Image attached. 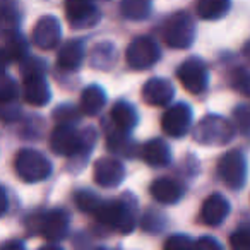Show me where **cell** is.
<instances>
[{"instance_id":"obj_34","label":"cell","mask_w":250,"mask_h":250,"mask_svg":"<svg viewBox=\"0 0 250 250\" xmlns=\"http://www.w3.org/2000/svg\"><path fill=\"white\" fill-rule=\"evenodd\" d=\"M243 52H245V55H247V57H250V42L245 45V48H243Z\"/></svg>"},{"instance_id":"obj_18","label":"cell","mask_w":250,"mask_h":250,"mask_svg":"<svg viewBox=\"0 0 250 250\" xmlns=\"http://www.w3.org/2000/svg\"><path fill=\"white\" fill-rule=\"evenodd\" d=\"M84 60V45L79 40H70L59 50L57 63L63 70H76Z\"/></svg>"},{"instance_id":"obj_35","label":"cell","mask_w":250,"mask_h":250,"mask_svg":"<svg viewBox=\"0 0 250 250\" xmlns=\"http://www.w3.org/2000/svg\"><path fill=\"white\" fill-rule=\"evenodd\" d=\"M98 250H106V249H98Z\"/></svg>"},{"instance_id":"obj_33","label":"cell","mask_w":250,"mask_h":250,"mask_svg":"<svg viewBox=\"0 0 250 250\" xmlns=\"http://www.w3.org/2000/svg\"><path fill=\"white\" fill-rule=\"evenodd\" d=\"M38 250H62L60 247H55V245H46V247H42V249Z\"/></svg>"},{"instance_id":"obj_10","label":"cell","mask_w":250,"mask_h":250,"mask_svg":"<svg viewBox=\"0 0 250 250\" xmlns=\"http://www.w3.org/2000/svg\"><path fill=\"white\" fill-rule=\"evenodd\" d=\"M65 16L74 28H91L100 19L94 0H65Z\"/></svg>"},{"instance_id":"obj_5","label":"cell","mask_w":250,"mask_h":250,"mask_svg":"<svg viewBox=\"0 0 250 250\" xmlns=\"http://www.w3.org/2000/svg\"><path fill=\"white\" fill-rule=\"evenodd\" d=\"M194 21H192L190 14L187 12H175L170 16L165 24L163 29V38L165 43L171 48H188L190 43L194 42Z\"/></svg>"},{"instance_id":"obj_20","label":"cell","mask_w":250,"mask_h":250,"mask_svg":"<svg viewBox=\"0 0 250 250\" xmlns=\"http://www.w3.org/2000/svg\"><path fill=\"white\" fill-rule=\"evenodd\" d=\"M143 160L149 167H165L170 163V147L165 141L153 139L143 146Z\"/></svg>"},{"instance_id":"obj_14","label":"cell","mask_w":250,"mask_h":250,"mask_svg":"<svg viewBox=\"0 0 250 250\" xmlns=\"http://www.w3.org/2000/svg\"><path fill=\"white\" fill-rule=\"evenodd\" d=\"M67 228H69V218L63 211L60 209H53L48 211L42 218V225H40V231L50 242H59L65 236Z\"/></svg>"},{"instance_id":"obj_24","label":"cell","mask_w":250,"mask_h":250,"mask_svg":"<svg viewBox=\"0 0 250 250\" xmlns=\"http://www.w3.org/2000/svg\"><path fill=\"white\" fill-rule=\"evenodd\" d=\"M120 11L130 21H143L149 16L151 0H122Z\"/></svg>"},{"instance_id":"obj_2","label":"cell","mask_w":250,"mask_h":250,"mask_svg":"<svg viewBox=\"0 0 250 250\" xmlns=\"http://www.w3.org/2000/svg\"><path fill=\"white\" fill-rule=\"evenodd\" d=\"M93 216L101 225L110 226L115 231L124 233V235L130 233L136 226L132 211L120 201H101Z\"/></svg>"},{"instance_id":"obj_30","label":"cell","mask_w":250,"mask_h":250,"mask_svg":"<svg viewBox=\"0 0 250 250\" xmlns=\"http://www.w3.org/2000/svg\"><path fill=\"white\" fill-rule=\"evenodd\" d=\"M235 122L242 132H250V108L240 106L235 110Z\"/></svg>"},{"instance_id":"obj_26","label":"cell","mask_w":250,"mask_h":250,"mask_svg":"<svg viewBox=\"0 0 250 250\" xmlns=\"http://www.w3.org/2000/svg\"><path fill=\"white\" fill-rule=\"evenodd\" d=\"M229 247L231 250H250V228L236 229L229 236Z\"/></svg>"},{"instance_id":"obj_27","label":"cell","mask_w":250,"mask_h":250,"mask_svg":"<svg viewBox=\"0 0 250 250\" xmlns=\"http://www.w3.org/2000/svg\"><path fill=\"white\" fill-rule=\"evenodd\" d=\"M233 86L245 96H250V70L236 69L233 72Z\"/></svg>"},{"instance_id":"obj_25","label":"cell","mask_w":250,"mask_h":250,"mask_svg":"<svg viewBox=\"0 0 250 250\" xmlns=\"http://www.w3.org/2000/svg\"><path fill=\"white\" fill-rule=\"evenodd\" d=\"M101 204V199L98 197L96 194L89 190H79L76 194V206L81 209V211L87 212V214L93 216L94 211L98 209V206Z\"/></svg>"},{"instance_id":"obj_13","label":"cell","mask_w":250,"mask_h":250,"mask_svg":"<svg viewBox=\"0 0 250 250\" xmlns=\"http://www.w3.org/2000/svg\"><path fill=\"white\" fill-rule=\"evenodd\" d=\"M124 175V167L115 158H100L94 163V180L101 187H117Z\"/></svg>"},{"instance_id":"obj_9","label":"cell","mask_w":250,"mask_h":250,"mask_svg":"<svg viewBox=\"0 0 250 250\" xmlns=\"http://www.w3.org/2000/svg\"><path fill=\"white\" fill-rule=\"evenodd\" d=\"M190 122H192L190 108L184 103H178L165 111L163 118H161V127H163L167 136L182 137L190 129Z\"/></svg>"},{"instance_id":"obj_21","label":"cell","mask_w":250,"mask_h":250,"mask_svg":"<svg viewBox=\"0 0 250 250\" xmlns=\"http://www.w3.org/2000/svg\"><path fill=\"white\" fill-rule=\"evenodd\" d=\"M111 122L117 127V130L122 132H129L137 122V113L129 103L118 101L111 108Z\"/></svg>"},{"instance_id":"obj_6","label":"cell","mask_w":250,"mask_h":250,"mask_svg":"<svg viewBox=\"0 0 250 250\" xmlns=\"http://www.w3.org/2000/svg\"><path fill=\"white\" fill-rule=\"evenodd\" d=\"M125 59H127V63L136 70L149 69L160 59V48L151 38L141 36L129 45L125 52Z\"/></svg>"},{"instance_id":"obj_11","label":"cell","mask_w":250,"mask_h":250,"mask_svg":"<svg viewBox=\"0 0 250 250\" xmlns=\"http://www.w3.org/2000/svg\"><path fill=\"white\" fill-rule=\"evenodd\" d=\"M60 42V24L53 16H43L33 28V43L42 50H53Z\"/></svg>"},{"instance_id":"obj_12","label":"cell","mask_w":250,"mask_h":250,"mask_svg":"<svg viewBox=\"0 0 250 250\" xmlns=\"http://www.w3.org/2000/svg\"><path fill=\"white\" fill-rule=\"evenodd\" d=\"M22 93L24 100L33 106H43L48 103L50 91L43 72H31L22 76Z\"/></svg>"},{"instance_id":"obj_8","label":"cell","mask_w":250,"mask_h":250,"mask_svg":"<svg viewBox=\"0 0 250 250\" xmlns=\"http://www.w3.org/2000/svg\"><path fill=\"white\" fill-rule=\"evenodd\" d=\"M178 79H180L182 86L192 94H199L204 91L206 84H208V69H206L204 62L199 59H187L177 72Z\"/></svg>"},{"instance_id":"obj_3","label":"cell","mask_w":250,"mask_h":250,"mask_svg":"<svg viewBox=\"0 0 250 250\" xmlns=\"http://www.w3.org/2000/svg\"><path fill=\"white\" fill-rule=\"evenodd\" d=\"M16 171H18L19 178L28 184H35V182H42L48 178L52 173V163L43 156L40 151L35 149H22L18 153L14 161Z\"/></svg>"},{"instance_id":"obj_23","label":"cell","mask_w":250,"mask_h":250,"mask_svg":"<svg viewBox=\"0 0 250 250\" xmlns=\"http://www.w3.org/2000/svg\"><path fill=\"white\" fill-rule=\"evenodd\" d=\"M229 0H199L197 2V14L199 18L214 21L228 12Z\"/></svg>"},{"instance_id":"obj_7","label":"cell","mask_w":250,"mask_h":250,"mask_svg":"<svg viewBox=\"0 0 250 250\" xmlns=\"http://www.w3.org/2000/svg\"><path fill=\"white\" fill-rule=\"evenodd\" d=\"M218 171L221 180L225 182L228 187L240 188L245 182V158H243L242 151L233 149L228 151L225 156L219 160Z\"/></svg>"},{"instance_id":"obj_17","label":"cell","mask_w":250,"mask_h":250,"mask_svg":"<svg viewBox=\"0 0 250 250\" xmlns=\"http://www.w3.org/2000/svg\"><path fill=\"white\" fill-rule=\"evenodd\" d=\"M151 194L161 204H175L184 195V187L171 178H158L151 185Z\"/></svg>"},{"instance_id":"obj_32","label":"cell","mask_w":250,"mask_h":250,"mask_svg":"<svg viewBox=\"0 0 250 250\" xmlns=\"http://www.w3.org/2000/svg\"><path fill=\"white\" fill-rule=\"evenodd\" d=\"M2 250H26V249H24V245H22L21 242L11 240V242H7L4 247H2Z\"/></svg>"},{"instance_id":"obj_16","label":"cell","mask_w":250,"mask_h":250,"mask_svg":"<svg viewBox=\"0 0 250 250\" xmlns=\"http://www.w3.org/2000/svg\"><path fill=\"white\" fill-rule=\"evenodd\" d=\"M229 204L223 195L212 194L211 197H208L202 204L201 209V221L206 223L209 226H216L219 223H223V219L228 216Z\"/></svg>"},{"instance_id":"obj_29","label":"cell","mask_w":250,"mask_h":250,"mask_svg":"<svg viewBox=\"0 0 250 250\" xmlns=\"http://www.w3.org/2000/svg\"><path fill=\"white\" fill-rule=\"evenodd\" d=\"M16 98H18L16 83L11 77L5 76L4 81H2V87H0V100L4 101V103H11V101H16Z\"/></svg>"},{"instance_id":"obj_4","label":"cell","mask_w":250,"mask_h":250,"mask_svg":"<svg viewBox=\"0 0 250 250\" xmlns=\"http://www.w3.org/2000/svg\"><path fill=\"white\" fill-rule=\"evenodd\" d=\"M91 130L87 132H77L72 125L69 124H59L55 129L52 130V136H50V147L52 151H55L60 156H74V154L81 153L84 147V144L93 141L87 139V136H91Z\"/></svg>"},{"instance_id":"obj_1","label":"cell","mask_w":250,"mask_h":250,"mask_svg":"<svg viewBox=\"0 0 250 250\" xmlns=\"http://www.w3.org/2000/svg\"><path fill=\"white\" fill-rule=\"evenodd\" d=\"M235 129L226 118L209 115L202 118L194 129V139L206 146H223L233 139Z\"/></svg>"},{"instance_id":"obj_19","label":"cell","mask_w":250,"mask_h":250,"mask_svg":"<svg viewBox=\"0 0 250 250\" xmlns=\"http://www.w3.org/2000/svg\"><path fill=\"white\" fill-rule=\"evenodd\" d=\"M2 52H4V59L7 62H22L28 53V45L16 29H5Z\"/></svg>"},{"instance_id":"obj_28","label":"cell","mask_w":250,"mask_h":250,"mask_svg":"<svg viewBox=\"0 0 250 250\" xmlns=\"http://www.w3.org/2000/svg\"><path fill=\"white\" fill-rule=\"evenodd\" d=\"M165 250H195V242L185 235H173L167 240Z\"/></svg>"},{"instance_id":"obj_22","label":"cell","mask_w":250,"mask_h":250,"mask_svg":"<svg viewBox=\"0 0 250 250\" xmlns=\"http://www.w3.org/2000/svg\"><path fill=\"white\" fill-rule=\"evenodd\" d=\"M104 101H106L104 91L100 86H89L81 94V111L84 115L93 117V115H96L103 108Z\"/></svg>"},{"instance_id":"obj_15","label":"cell","mask_w":250,"mask_h":250,"mask_svg":"<svg viewBox=\"0 0 250 250\" xmlns=\"http://www.w3.org/2000/svg\"><path fill=\"white\" fill-rule=\"evenodd\" d=\"M173 98V86L167 79H151L143 87V100L153 106H165Z\"/></svg>"},{"instance_id":"obj_31","label":"cell","mask_w":250,"mask_h":250,"mask_svg":"<svg viewBox=\"0 0 250 250\" xmlns=\"http://www.w3.org/2000/svg\"><path fill=\"white\" fill-rule=\"evenodd\" d=\"M195 250H223V249L211 236H201V238L195 240Z\"/></svg>"}]
</instances>
